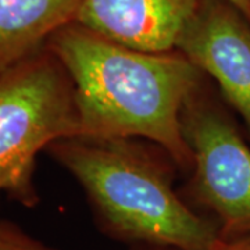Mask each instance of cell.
Segmentation results:
<instances>
[{"label":"cell","instance_id":"cell-1","mask_svg":"<svg viewBox=\"0 0 250 250\" xmlns=\"http://www.w3.org/2000/svg\"><path fill=\"white\" fill-rule=\"evenodd\" d=\"M46 47L71 77L78 135L142 138L190 172L181 111L206 75L184 54L132 49L74 21L57 29Z\"/></svg>","mask_w":250,"mask_h":250},{"label":"cell","instance_id":"cell-2","mask_svg":"<svg viewBox=\"0 0 250 250\" xmlns=\"http://www.w3.org/2000/svg\"><path fill=\"white\" fill-rule=\"evenodd\" d=\"M85 192L99 231L132 245L211 250L214 220L175 189L179 167L166 149L142 138L75 135L45 150Z\"/></svg>","mask_w":250,"mask_h":250},{"label":"cell","instance_id":"cell-3","mask_svg":"<svg viewBox=\"0 0 250 250\" xmlns=\"http://www.w3.org/2000/svg\"><path fill=\"white\" fill-rule=\"evenodd\" d=\"M78 134L71 77L46 46L0 72V192L35 207L38 154Z\"/></svg>","mask_w":250,"mask_h":250},{"label":"cell","instance_id":"cell-4","mask_svg":"<svg viewBox=\"0 0 250 250\" xmlns=\"http://www.w3.org/2000/svg\"><path fill=\"white\" fill-rule=\"evenodd\" d=\"M181 128L192 153L184 199L214 220L220 238L250 233V143L208 77L188 96Z\"/></svg>","mask_w":250,"mask_h":250},{"label":"cell","instance_id":"cell-5","mask_svg":"<svg viewBox=\"0 0 250 250\" xmlns=\"http://www.w3.org/2000/svg\"><path fill=\"white\" fill-rule=\"evenodd\" d=\"M175 50L214 81L250 141V21L227 0H202Z\"/></svg>","mask_w":250,"mask_h":250},{"label":"cell","instance_id":"cell-6","mask_svg":"<svg viewBox=\"0 0 250 250\" xmlns=\"http://www.w3.org/2000/svg\"><path fill=\"white\" fill-rule=\"evenodd\" d=\"M202 0H81L74 22L117 43L152 53L175 50Z\"/></svg>","mask_w":250,"mask_h":250},{"label":"cell","instance_id":"cell-7","mask_svg":"<svg viewBox=\"0 0 250 250\" xmlns=\"http://www.w3.org/2000/svg\"><path fill=\"white\" fill-rule=\"evenodd\" d=\"M81 0H0V72L42 50Z\"/></svg>","mask_w":250,"mask_h":250},{"label":"cell","instance_id":"cell-8","mask_svg":"<svg viewBox=\"0 0 250 250\" xmlns=\"http://www.w3.org/2000/svg\"><path fill=\"white\" fill-rule=\"evenodd\" d=\"M0 250H59L28 233L10 220H0Z\"/></svg>","mask_w":250,"mask_h":250},{"label":"cell","instance_id":"cell-9","mask_svg":"<svg viewBox=\"0 0 250 250\" xmlns=\"http://www.w3.org/2000/svg\"><path fill=\"white\" fill-rule=\"evenodd\" d=\"M211 250H250V233L233 238H218Z\"/></svg>","mask_w":250,"mask_h":250},{"label":"cell","instance_id":"cell-10","mask_svg":"<svg viewBox=\"0 0 250 250\" xmlns=\"http://www.w3.org/2000/svg\"><path fill=\"white\" fill-rule=\"evenodd\" d=\"M227 1L235 6L250 21V0H227Z\"/></svg>","mask_w":250,"mask_h":250},{"label":"cell","instance_id":"cell-11","mask_svg":"<svg viewBox=\"0 0 250 250\" xmlns=\"http://www.w3.org/2000/svg\"><path fill=\"white\" fill-rule=\"evenodd\" d=\"M129 250H178L167 246H157V245H132Z\"/></svg>","mask_w":250,"mask_h":250}]
</instances>
